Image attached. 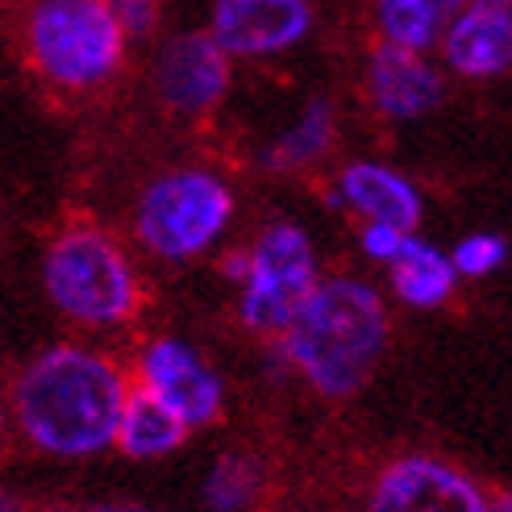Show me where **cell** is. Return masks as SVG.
<instances>
[{
    "label": "cell",
    "instance_id": "cell-1",
    "mask_svg": "<svg viewBox=\"0 0 512 512\" xmlns=\"http://www.w3.org/2000/svg\"><path fill=\"white\" fill-rule=\"evenodd\" d=\"M134 371L88 342H55L13 375L9 408L21 442L46 458H96L117 446Z\"/></svg>",
    "mask_w": 512,
    "mask_h": 512
},
{
    "label": "cell",
    "instance_id": "cell-2",
    "mask_svg": "<svg viewBox=\"0 0 512 512\" xmlns=\"http://www.w3.org/2000/svg\"><path fill=\"white\" fill-rule=\"evenodd\" d=\"M388 304L358 275H325L275 338L300 383L325 400H350L388 350Z\"/></svg>",
    "mask_w": 512,
    "mask_h": 512
},
{
    "label": "cell",
    "instance_id": "cell-3",
    "mask_svg": "<svg viewBox=\"0 0 512 512\" xmlns=\"http://www.w3.org/2000/svg\"><path fill=\"white\" fill-rule=\"evenodd\" d=\"M130 42L117 0H30L21 17V50L34 75L67 96L113 84Z\"/></svg>",
    "mask_w": 512,
    "mask_h": 512
},
{
    "label": "cell",
    "instance_id": "cell-4",
    "mask_svg": "<svg viewBox=\"0 0 512 512\" xmlns=\"http://www.w3.org/2000/svg\"><path fill=\"white\" fill-rule=\"evenodd\" d=\"M42 292L59 317L92 334L130 325L142 309V279L130 250L92 221L67 225L46 242Z\"/></svg>",
    "mask_w": 512,
    "mask_h": 512
},
{
    "label": "cell",
    "instance_id": "cell-5",
    "mask_svg": "<svg viewBox=\"0 0 512 512\" xmlns=\"http://www.w3.org/2000/svg\"><path fill=\"white\" fill-rule=\"evenodd\" d=\"M238 200L213 167H171L150 179L134 204V238L159 263H192L234 225Z\"/></svg>",
    "mask_w": 512,
    "mask_h": 512
},
{
    "label": "cell",
    "instance_id": "cell-6",
    "mask_svg": "<svg viewBox=\"0 0 512 512\" xmlns=\"http://www.w3.org/2000/svg\"><path fill=\"white\" fill-rule=\"evenodd\" d=\"M313 238L296 221H271L250 242V271L238 284V321L259 338H279L321 284Z\"/></svg>",
    "mask_w": 512,
    "mask_h": 512
},
{
    "label": "cell",
    "instance_id": "cell-7",
    "mask_svg": "<svg viewBox=\"0 0 512 512\" xmlns=\"http://www.w3.org/2000/svg\"><path fill=\"white\" fill-rule=\"evenodd\" d=\"M134 388L163 400L175 417H184L192 429H204L225 408V379L221 371L196 350V342L179 334H159L142 342L134 358Z\"/></svg>",
    "mask_w": 512,
    "mask_h": 512
},
{
    "label": "cell",
    "instance_id": "cell-8",
    "mask_svg": "<svg viewBox=\"0 0 512 512\" xmlns=\"http://www.w3.org/2000/svg\"><path fill=\"white\" fill-rule=\"evenodd\" d=\"M150 84L175 117H209L234 84V55L209 30H184L159 46Z\"/></svg>",
    "mask_w": 512,
    "mask_h": 512
},
{
    "label": "cell",
    "instance_id": "cell-9",
    "mask_svg": "<svg viewBox=\"0 0 512 512\" xmlns=\"http://www.w3.org/2000/svg\"><path fill=\"white\" fill-rule=\"evenodd\" d=\"M479 483L438 454H404L383 467L367 492V512H488Z\"/></svg>",
    "mask_w": 512,
    "mask_h": 512
},
{
    "label": "cell",
    "instance_id": "cell-10",
    "mask_svg": "<svg viewBox=\"0 0 512 512\" xmlns=\"http://www.w3.org/2000/svg\"><path fill=\"white\" fill-rule=\"evenodd\" d=\"M363 88L371 109L383 121L413 125L442 109L446 100V67L433 50H413L400 42H375L363 63Z\"/></svg>",
    "mask_w": 512,
    "mask_h": 512
},
{
    "label": "cell",
    "instance_id": "cell-11",
    "mask_svg": "<svg viewBox=\"0 0 512 512\" xmlns=\"http://www.w3.org/2000/svg\"><path fill=\"white\" fill-rule=\"evenodd\" d=\"M313 5L309 0H209V30L234 59L263 63L292 55L313 34Z\"/></svg>",
    "mask_w": 512,
    "mask_h": 512
},
{
    "label": "cell",
    "instance_id": "cell-12",
    "mask_svg": "<svg viewBox=\"0 0 512 512\" xmlns=\"http://www.w3.org/2000/svg\"><path fill=\"white\" fill-rule=\"evenodd\" d=\"M438 59L467 84H492L512 75V0H467L450 21Z\"/></svg>",
    "mask_w": 512,
    "mask_h": 512
},
{
    "label": "cell",
    "instance_id": "cell-13",
    "mask_svg": "<svg viewBox=\"0 0 512 512\" xmlns=\"http://www.w3.org/2000/svg\"><path fill=\"white\" fill-rule=\"evenodd\" d=\"M334 209H346L363 221H383V225H400V229H417L421 213H425V200L421 188L408 179L404 171H396L392 163H379V159H354L338 171L334 179Z\"/></svg>",
    "mask_w": 512,
    "mask_h": 512
},
{
    "label": "cell",
    "instance_id": "cell-14",
    "mask_svg": "<svg viewBox=\"0 0 512 512\" xmlns=\"http://www.w3.org/2000/svg\"><path fill=\"white\" fill-rule=\"evenodd\" d=\"M388 271V284L392 296L404 304V309H417V313H433L458 292V267L450 259V250L425 242L421 234L408 238V246L400 250V259Z\"/></svg>",
    "mask_w": 512,
    "mask_h": 512
},
{
    "label": "cell",
    "instance_id": "cell-15",
    "mask_svg": "<svg viewBox=\"0 0 512 512\" xmlns=\"http://www.w3.org/2000/svg\"><path fill=\"white\" fill-rule=\"evenodd\" d=\"M338 142V117H334V105L329 100H304L300 113L279 130L267 146L259 163L275 175H292V171H309L317 167L329 150Z\"/></svg>",
    "mask_w": 512,
    "mask_h": 512
},
{
    "label": "cell",
    "instance_id": "cell-16",
    "mask_svg": "<svg viewBox=\"0 0 512 512\" xmlns=\"http://www.w3.org/2000/svg\"><path fill=\"white\" fill-rule=\"evenodd\" d=\"M192 425L184 417H175L163 400H155L150 392L134 388L130 404L121 413V429H117V450L138 458V463H150V458H167L179 446L188 442Z\"/></svg>",
    "mask_w": 512,
    "mask_h": 512
},
{
    "label": "cell",
    "instance_id": "cell-17",
    "mask_svg": "<svg viewBox=\"0 0 512 512\" xmlns=\"http://www.w3.org/2000/svg\"><path fill=\"white\" fill-rule=\"evenodd\" d=\"M467 0H371V21L383 42L438 50Z\"/></svg>",
    "mask_w": 512,
    "mask_h": 512
},
{
    "label": "cell",
    "instance_id": "cell-18",
    "mask_svg": "<svg viewBox=\"0 0 512 512\" xmlns=\"http://www.w3.org/2000/svg\"><path fill=\"white\" fill-rule=\"evenodd\" d=\"M263 496V467L250 454H221L200 479V500L209 512H250Z\"/></svg>",
    "mask_w": 512,
    "mask_h": 512
},
{
    "label": "cell",
    "instance_id": "cell-19",
    "mask_svg": "<svg viewBox=\"0 0 512 512\" xmlns=\"http://www.w3.org/2000/svg\"><path fill=\"white\" fill-rule=\"evenodd\" d=\"M450 259L463 279H488L508 263V242L500 234H488V229H475V234H463L454 242Z\"/></svg>",
    "mask_w": 512,
    "mask_h": 512
},
{
    "label": "cell",
    "instance_id": "cell-20",
    "mask_svg": "<svg viewBox=\"0 0 512 512\" xmlns=\"http://www.w3.org/2000/svg\"><path fill=\"white\" fill-rule=\"evenodd\" d=\"M413 234H417V229H400V225H383V221H363V225H358V250H363L375 267H392Z\"/></svg>",
    "mask_w": 512,
    "mask_h": 512
},
{
    "label": "cell",
    "instance_id": "cell-21",
    "mask_svg": "<svg viewBox=\"0 0 512 512\" xmlns=\"http://www.w3.org/2000/svg\"><path fill=\"white\" fill-rule=\"evenodd\" d=\"M117 9H121V21H125V30H130V38L150 34L159 21V0H117Z\"/></svg>",
    "mask_w": 512,
    "mask_h": 512
},
{
    "label": "cell",
    "instance_id": "cell-22",
    "mask_svg": "<svg viewBox=\"0 0 512 512\" xmlns=\"http://www.w3.org/2000/svg\"><path fill=\"white\" fill-rule=\"evenodd\" d=\"M246 271H250V246H234V250L221 254V275H225L234 288L246 279Z\"/></svg>",
    "mask_w": 512,
    "mask_h": 512
},
{
    "label": "cell",
    "instance_id": "cell-23",
    "mask_svg": "<svg viewBox=\"0 0 512 512\" xmlns=\"http://www.w3.org/2000/svg\"><path fill=\"white\" fill-rule=\"evenodd\" d=\"M38 512H159V508H138V504H92V508H38Z\"/></svg>",
    "mask_w": 512,
    "mask_h": 512
},
{
    "label": "cell",
    "instance_id": "cell-24",
    "mask_svg": "<svg viewBox=\"0 0 512 512\" xmlns=\"http://www.w3.org/2000/svg\"><path fill=\"white\" fill-rule=\"evenodd\" d=\"M488 512H512V496H500V500H492V508Z\"/></svg>",
    "mask_w": 512,
    "mask_h": 512
}]
</instances>
